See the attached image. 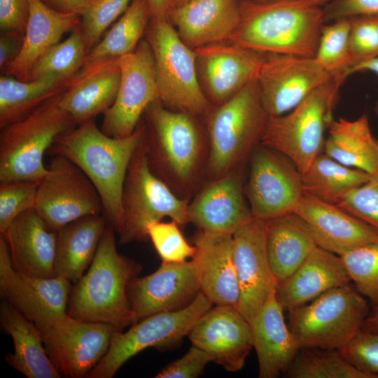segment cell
<instances>
[{
  "mask_svg": "<svg viewBox=\"0 0 378 378\" xmlns=\"http://www.w3.org/2000/svg\"><path fill=\"white\" fill-rule=\"evenodd\" d=\"M145 136L139 125L124 138L104 134L93 120L58 136L48 150L51 156L65 157L88 177L99 192L103 215L118 234L122 227V194L131 159Z\"/></svg>",
  "mask_w": 378,
  "mask_h": 378,
  "instance_id": "obj_1",
  "label": "cell"
},
{
  "mask_svg": "<svg viewBox=\"0 0 378 378\" xmlns=\"http://www.w3.org/2000/svg\"><path fill=\"white\" fill-rule=\"evenodd\" d=\"M240 18L228 41L262 53L314 57L325 24L310 0H239Z\"/></svg>",
  "mask_w": 378,
  "mask_h": 378,
  "instance_id": "obj_2",
  "label": "cell"
},
{
  "mask_svg": "<svg viewBox=\"0 0 378 378\" xmlns=\"http://www.w3.org/2000/svg\"><path fill=\"white\" fill-rule=\"evenodd\" d=\"M145 145L150 167L179 197L186 198L206 175L209 142L190 114L158 99L145 111Z\"/></svg>",
  "mask_w": 378,
  "mask_h": 378,
  "instance_id": "obj_3",
  "label": "cell"
},
{
  "mask_svg": "<svg viewBox=\"0 0 378 378\" xmlns=\"http://www.w3.org/2000/svg\"><path fill=\"white\" fill-rule=\"evenodd\" d=\"M115 232L106 227L88 272L71 290L67 314L80 321L108 323L122 330L134 323L127 287L141 266L118 253Z\"/></svg>",
  "mask_w": 378,
  "mask_h": 378,
  "instance_id": "obj_4",
  "label": "cell"
},
{
  "mask_svg": "<svg viewBox=\"0 0 378 378\" xmlns=\"http://www.w3.org/2000/svg\"><path fill=\"white\" fill-rule=\"evenodd\" d=\"M269 115L256 78L206 115L209 181L241 167L260 144Z\"/></svg>",
  "mask_w": 378,
  "mask_h": 378,
  "instance_id": "obj_5",
  "label": "cell"
},
{
  "mask_svg": "<svg viewBox=\"0 0 378 378\" xmlns=\"http://www.w3.org/2000/svg\"><path fill=\"white\" fill-rule=\"evenodd\" d=\"M60 94L1 129L0 183L39 182L45 176L48 171L45 154L58 136L76 127L60 105Z\"/></svg>",
  "mask_w": 378,
  "mask_h": 378,
  "instance_id": "obj_6",
  "label": "cell"
},
{
  "mask_svg": "<svg viewBox=\"0 0 378 378\" xmlns=\"http://www.w3.org/2000/svg\"><path fill=\"white\" fill-rule=\"evenodd\" d=\"M342 83L332 79L289 112L269 116L260 144L285 155L304 173L323 150Z\"/></svg>",
  "mask_w": 378,
  "mask_h": 378,
  "instance_id": "obj_7",
  "label": "cell"
},
{
  "mask_svg": "<svg viewBox=\"0 0 378 378\" xmlns=\"http://www.w3.org/2000/svg\"><path fill=\"white\" fill-rule=\"evenodd\" d=\"M147 30L159 100L167 108L206 116L211 102L200 85L195 50L180 38L168 18H151Z\"/></svg>",
  "mask_w": 378,
  "mask_h": 378,
  "instance_id": "obj_8",
  "label": "cell"
},
{
  "mask_svg": "<svg viewBox=\"0 0 378 378\" xmlns=\"http://www.w3.org/2000/svg\"><path fill=\"white\" fill-rule=\"evenodd\" d=\"M370 310L365 298L348 284L288 311L289 328L300 349L340 350L361 330Z\"/></svg>",
  "mask_w": 378,
  "mask_h": 378,
  "instance_id": "obj_9",
  "label": "cell"
},
{
  "mask_svg": "<svg viewBox=\"0 0 378 378\" xmlns=\"http://www.w3.org/2000/svg\"><path fill=\"white\" fill-rule=\"evenodd\" d=\"M188 204L152 171L144 136L131 159L124 182L119 243L146 239L147 226L164 217L180 225L189 223Z\"/></svg>",
  "mask_w": 378,
  "mask_h": 378,
  "instance_id": "obj_10",
  "label": "cell"
},
{
  "mask_svg": "<svg viewBox=\"0 0 378 378\" xmlns=\"http://www.w3.org/2000/svg\"><path fill=\"white\" fill-rule=\"evenodd\" d=\"M212 305L200 291L183 308L148 316L125 332L116 330L107 352L85 377L111 378L126 361L146 349H166L176 346Z\"/></svg>",
  "mask_w": 378,
  "mask_h": 378,
  "instance_id": "obj_11",
  "label": "cell"
},
{
  "mask_svg": "<svg viewBox=\"0 0 378 378\" xmlns=\"http://www.w3.org/2000/svg\"><path fill=\"white\" fill-rule=\"evenodd\" d=\"M38 182L34 209L51 230L86 216L103 214L99 192L85 174L68 158L53 155Z\"/></svg>",
  "mask_w": 378,
  "mask_h": 378,
  "instance_id": "obj_12",
  "label": "cell"
},
{
  "mask_svg": "<svg viewBox=\"0 0 378 378\" xmlns=\"http://www.w3.org/2000/svg\"><path fill=\"white\" fill-rule=\"evenodd\" d=\"M46 352L60 374L85 377L107 352L116 327L83 321L67 314L37 326Z\"/></svg>",
  "mask_w": 378,
  "mask_h": 378,
  "instance_id": "obj_13",
  "label": "cell"
},
{
  "mask_svg": "<svg viewBox=\"0 0 378 378\" xmlns=\"http://www.w3.org/2000/svg\"><path fill=\"white\" fill-rule=\"evenodd\" d=\"M120 81L113 104L103 114L101 130L108 136L131 135L148 106L159 99L154 57L149 43L118 59Z\"/></svg>",
  "mask_w": 378,
  "mask_h": 378,
  "instance_id": "obj_14",
  "label": "cell"
},
{
  "mask_svg": "<svg viewBox=\"0 0 378 378\" xmlns=\"http://www.w3.org/2000/svg\"><path fill=\"white\" fill-rule=\"evenodd\" d=\"M244 192L253 218L266 221L293 212L304 194L301 173L287 157L259 144Z\"/></svg>",
  "mask_w": 378,
  "mask_h": 378,
  "instance_id": "obj_15",
  "label": "cell"
},
{
  "mask_svg": "<svg viewBox=\"0 0 378 378\" xmlns=\"http://www.w3.org/2000/svg\"><path fill=\"white\" fill-rule=\"evenodd\" d=\"M332 78L314 57L267 53L256 80L269 116L285 114Z\"/></svg>",
  "mask_w": 378,
  "mask_h": 378,
  "instance_id": "obj_16",
  "label": "cell"
},
{
  "mask_svg": "<svg viewBox=\"0 0 378 378\" xmlns=\"http://www.w3.org/2000/svg\"><path fill=\"white\" fill-rule=\"evenodd\" d=\"M266 222L252 218L232 234V253L239 288L237 309L250 321L276 291L278 280L268 258Z\"/></svg>",
  "mask_w": 378,
  "mask_h": 378,
  "instance_id": "obj_17",
  "label": "cell"
},
{
  "mask_svg": "<svg viewBox=\"0 0 378 378\" xmlns=\"http://www.w3.org/2000/svg\"><path fill=\"white\" fill-rule=\"evenodd\" d=\"M70 289V281L62 276L41 278L15 270L6 240L0 235L1 296L36 326L67 314Z\"/></svg>",
  "mask_w": 378,
  "mask_h": 378,
  "instance_id": "obj_18",
  "label": "cell"
},
{
  "mask_svg": "<svg viewBox=\"0 0 378 378\" xmlns=\"http://www.w3.org/2000/svg\"><path fill=\"white\" fill-rule=\"evenodd\" d=\"M200 291L192 259L178 263L162 262L153 273L135 277L127 287L134 323L151 314L188 305ZM133 323V324H134Z\"/></svg>",
  "mask_w": 378,
  "mask_h": 378,
  "instance_id": "obj_19",
  "label": "cell"
},
{
  "mask_svg": "<svg viewBox=\"0 0 378 378\" xmlns=\"http://www.w3.org/2000/svg\"><path fill=\"white\" fill-rule=\"evenodd\" d=\"M194 345L208 353L211 362L229 372L241 370L253 348L250 323L231 305H216L204 313L188 334Z\"/></svg>",
  "mask_w": 378,
  "mask_h": 378,
  "instance_id": "obj_20",
  "label": "cell"
},
{
  "mask_svg": "<svg viewBox=\"0 0 378 378\" xmlns=\"http://www.w3.org/2000/svg\"><path fill=\"white\" fill-rule=\"evenodd\" d=\"M195 51L202 88L210 102L216 106L256 78L265 55L229 41Z\"/></svg>",
  "mask_w": 378,
  "mask_h": 378,
  "instance_id": "obj_21",
  "label": "cell"
},
{
  "mask_svg": "<svg viewBox=\"0 0 378 378\" xmlns=\"http://www.w3.org/2000/svg\"><path fill=\"white\" fill-rule=\"evenodd\" d=\"M293 212L309 226L318 246L340 256L378 241V230L339 206L304 192Z\"/></svg>",
  "mask_w": 378,
  "mask_h": 378,
  "instance_id": "obj_22",
  "label": "cell"
},
{
  "mask_svg": "<svg viewBox=\"0 0 378 378\" xmlns=\"http://www.w3.org/2000/svg\"><path fill=\"white\" fill-rule=\"evenodd\" d=\"M244 193L239 167L210 181L188 204L189 223L200 230L233 234L253 218Z\"/></svg>",
  "mask_w": 378,
  "mask_h": 378,
  "instance_id": "obj_23",
  "label": "cell"
},
{
  "mask_svg": "<svg viewBox=\"0 0 378 378\" xmlns=\"http://www.w3.org/2000/svg\"><path fill=\"white\" fill-rule=\"evenodd\" d=\"M182 41L197 48L228 41L240 18L239 0H189L168 10Z\"/></svg>",
  "mask_w": 378,
  "mask_h": 378,
  "instance_id": "obj_24",
  "label": "cell"
},
{
  "mask_svg": "<svg viewBox=\"0 0 378 378\" xmlns=\"http://www.w3.org/2000/svg\"><path fill=\"white\" fill-rule=\"evenodd\" d=\"M200 291L216 305L237 308L239 288L233 260L232 234L200 230L194 237Z\"/></svg>",
  "mask_w": 378,
  "mask_h": 378,
  "instance_id": "obj_25",
  "label": "cell"
},
{
  "mask_svg": "<svg viewBox=\"0 0 378 378\" xmlns=\"http://www.w3.org/2000/svg\"><path fill=\"white\" fill-rule=\"evenodd\" d=\"M1 234L15 270L41 278L56 276L57 231L50 229L34 209L18 216Z\"/></svg>",
  "mask_w": 378,
  "mask_h": 378,
  "instance_id": "obj_26",
  "label": "cell"
},
{
  "mask_svg": "<svg viewBox=\"0 0 378 378\" xmlns=\"http://www.w3.org/2000/svg\"><path fill=\"white\" fill-rule=\"evenodd\" d=\"M351 281L341 256L316 246L291 275L278 282L276 298L289 311Z\"/></svg>",
  "mask_w": 378,
  "mask_h": 378,
  "instance_id": "obj_27",
  "label": "cell"
},
{
  "mask_svg": "<svg viewBox=\"0 0 378 378\" xmlns=\"http://www.w3.org/2000/svg\"><path fill=\"white\" fill-rule=\"evenodd\" d=\"M284 311L275 291L250 321L260 378L284 375L300 350Z\"/></svg>",
  "mask_w": 378,
  "mask_h": 378,
  "instance_id": "obj_28",
  "label": "cell"
},
{
  "mask_svg": "<svg viewBox=\"0 0 378 378\" xmlns=\"http://www.w3.org/2000/svg\"><path fill=\"white\" fill-rule=\"evenodd\" d=\"M120 81L117 59L80 70L59 94L60 105L76 125L93 120L113 104Z\"/></svg>",
  "mask_w": 378,
  "mask_h": 378,
  "instance_id": "obj_29",
  "label": "cell"
},
{
  "mask_svg": "<svg viewBox=\"0 0 378 378\" xmlns=\"http://www.w3.org/2000/svg\"><path fill=\"white\" fill-rule=\"evenodd\" d=\"M29 1V16L22 48L4 71L25 81L29 80L38 59L80 22L77 14L57 10L41 0Z\"/></svg>",
  "mask_w": 378,
  "mask_h": 378,
  "instance_id": "obj_30",
  "label": "cell"
},
{
  "mask_svg": "<svg viewBox=\"0 0 378 378\" xmlns=\"http://www.w3.org/2000/svg\"><path fill=\"white\" fill-rule=\"evenodd\" d=\"M0 323L14 344V352L5 356L8 365L28 378L61 377L46 352L39 329L5 300L0 306Z\"/></svg>",
  "mask_w": 378,
  "mask_h": 378,
  "instance_id": "obj_31",
  "label": "cell"
},
{
  "mask_svg": "<svg viewBox=\"0 0 378 378\" xmlns=\"http://www.w3.org/2000/svg\"><path fill=\"white\" fill-rule=\"evenodd\" d=\"M265 222L267 255L280 281L291 275L318 246L308 224L294 212Z\"/></svg>",
  "mask_w": 378,
  "mask_h": 378,
  "instance_id": "obj_32",
  "label": "cell"
},
{
  "mask_svg": "<svg viewBox=\"0 0 378 378\" xmlns=\"http://www.w3.org/2000/svg\"><path fill=\"white\" fill-rule=\"evenodd\" d=\"M103 214L74 220L57 231L55 270L56 276L76 283L90 265L106 228Z\"/></svg>",
  "mask_w": 378,
  "mask_h": 378,
  "instance_id": "obj_33",
  "label": "cell"
},
{
  "mask_svg": "<svg viewBox=\"0 0 378 378\" xmlns=\"http://www.w3.org/2000/svg\"><path fill=\"white\" fill-rule=\"evenodd\" d=\"M328 130L324 153L347 167L378 177V141L365 114L354 120L333 119Z\"/></svg>",
  "mask_w": 378,
  "mask_h": 378,
  "instance_id": "obj_34",
  "label": "cell"
},
{
  "mask_svg": "<svg viewBox=\"0 0 378 378\" xmlns=\"http://www.w3.org/2000/svg\"><path fill=\"white\" fill-rule=\"evenodd\" d=\"M68 81L52 75L22 80L8 74L0 77V127L27 116L49 99L62 93Z\"/></svg>",
  "mask_w": 378,
  "mask_h": 378,
  "instance_id": "obj_35",
  "label": "cell"
},
{
  "mask_svg": "<svg viewBox=\"0 0 378 378\" xmlns=\"http://www.w3.org/2000/svg\"><path fill=\"white\" fill-rule=\"evenodd\" d=\"M150 17L148 0H132L120 18L87 55L80 70L133 52Z\"/></svg>",
  "mask_w": 378,
  "mask_h": 378,
  "instance_id": "obj_36",
  "label": "cell"
},
{
  "mask_svg": "<svg viewBox=\"0 0 378 378\" xmlns=\"http://www.w3.org/2000/svg\"><path fill=\"white\" fill-rule=\"evenodd\" d=\"M301 176L304 192L334 204L372 178L369 174L347 167L324 153L319 154Z\"/></svg>",
  "mask_w": 378,
  "mask_h": 378,
  "instance_id": "obj_37",
  "label": "cell"
},
{
  "mask_svg": "<svg viewBox=\"0 0 378 378\" xmlns=\"http://www.w3.org/2000/svg\"><path fill=\"white\" fill-rule=\"evenodd\" d=\"M289 378H375L336 349H301L284 374Z\"/></svg>",
  "mask_w": 378,
  "mask_h": 378,
  "instance_id": "obj_38",
  "label": "cell"
},
{
  "mask_svg": "<svg viewBox=\"0 0 378 378\" xmlns=\"http://www.w3.org/2000/svg\"><path fill=\"white\" fill-rule=\"evenodd\" d=\"M349 18L324 24L319 37L315 59L332 79L344 82L353 66L350 48Z\"/></svg>",
  "mask_w": 378,
  "mask_h": 378,
  "instance_id": "obj_39",
  "label": "cell"
},
{
  "mask_svg": "<svg viewBox=\"0 0 378 378\" xmlns=\"http://www.w3.org/2000/svg\"><path fill=\"white\" fill-rule=\"evenodd\" d=\"M88 55L80 24L71 31L64 41L46 51L36 62L30 80L52 75L64 81L71 80L82 68Z\"/></svg>",
  "mask_w": 378,
  "mask_h": 378,
  "instance_id": "obj_40",
  "label": "cell"
},
{
  "mask_svg": "<svg viewBox=\"0 0 378 378\" xmlns=\"http://www.w3.org/2000/svg\"><path fill=\"white\" fill-rule=\"evenodd\" d=\"M351 281L373 306L378 304V241L356 247L341 255Z\"/></svg>",
  "mask_w": 378,
  "mask_h": 378,
  "instance_id": "obj_41",
  "label": "cell"
},
{
  "mask_svg": "<svg viewBox=\"0 0 378 378\" xmlns=\"http://www.w3.org/2000/svg\"><path fill=\"white\" fill-rule=\"evenodd\" d=\"M178 223L157 221L146 227L148 237L164 262L178 263L192 258L196 252L181 233Z\"/></svg>",
  "mask_w": 378,
  "mask_h": 378,
  "instance_id": "obj_42",
  "label": "cell"
},
{
  "mask_svg": "<svg viewBox=\"0 0 378 378\" xmlns=\"http://www.w3.org/2000/svg\"><path fill=\"white\" fill-rule=\"evenodd\" d=\"M132 0H91L80 25L88 54L106 29L127 10Z\"/></svg>",
  "mask_w": 378,
  "mask_h": 378,
  "instance_id": "obj_43",
  "label": "cell"
},
{
  "mask_svg": "<svg viewBox=\"0 0 378 378\" xmlns=\"http://www.w3.org/2000/svg\"><path fill=\"white\" fill-rule=\"evenodd\" d=\"M38 182L13 181L0 183V233L24 212L34 209Z\"/></svg>",
  "mask_w": 378,
  "mask_h": 378,
  "instance_id": "obj_44",
  "label": "cell"
},
{
  "mask_svg": "<svg viewBox=\"0 0 378 378\" xmlns=\"http://www.w3.org/2000/svg\"><path fill=\"white\" fill-rule=\"evenodd\" d=\"M349 20L353 67L378 57V14L357 15Z\"/></svg>",
  "mask_w": 378,
  "mask_h": 378,
  "instance_id": "obj_45",
  "label": "cell"
},
{
  "mask_svg": "<svg viewBox=\"0 0 378 378\" xmlns=\"http://www.w3.org/2000/svg\"><path fill=\"white\" fill-rule=\"evenodd\" d=\"M336 205L378 230V177L372 176Z\"/></svg>",
  "mask_w": 378,
  "mask_h": 378,
  "instance_id": "obj_46",
  "label": "cell"
},
{
  "mask_svg": "<svg viewBox=\"0 0 378 378\" xmlns=\"http://www.w3.org/2000/svg\"><path fill=\"white\" fill-rule=\"evenodd\" d=\"M340 351L358 369L378 378V332L360 330Z\"/></svg>",
  "mask_w": 378,
  "mask_h": 378,
  "instance_id": "obj_47",
  "label": "cell"
},
{
  "mask_svg": "<svg viewBox=\"0 0 378 378\" xmlns=\"http://www.w3.org/2000/svg\"><path fill=\"white\" fill-rule=\"evenodd\" d=\"M209 362H211V358L208 353L192 345L183 356L169 364L155 377L196 378Z\"/></svg>",
  "mask_w": 378,
  "mask_h": 378,
  "instance_id": "obj_48",
  "label": "cell"
},
{
  "mask_svg": "<svg viewBox=\"0 0 378 378\" xmlns=\"http://www.w3.org/2000/svg\"><path fill=\"white\" fill-rule=\"evenodd\" d=\"M325 23L361 15L378 14V0H332L322 7Z\"/></svg>",
  "mask_w": 378,
  "mask_h": 378,
  "instance_id": "obj_49",
  "label": "cell"
},
{
  "mask_svg": "<svg viewBox=\"0 0 378 378\" xmlns=\"http://www.w3.org/2000/svg\"><path fill=\"white\" fill-rule=\"evenodd\" d=\"M29 16V0H0L1 31H15L24 34Z\"/></svg>",
  "mask_w": 378,
  "mask_h": 378,
  "instance_id": "obj_50",
  "label": "cell"
},
{
  "mask_svg": "<svg viewBox=\"0 0 378 378\" xmlns=\"http://www.w3.org/2000/svg\"><path fill=\"white\" fill-rule=\"evenodd\" d=\"M24 34L15 31H1L0 34V68L4 72L19 54Z\"/></svg>",
  "mask_w": 378,
  "mask_h": 378,
  "instance_id": "obj_51",
  "label": "cell"
},
{
  "mask_svg": "<svg viewBox=\"0 0 378 378\" xmlns=\"http://www.w3.org/2000/svg\"><path fill=\"white\" fill-rule=\"evenodd\" d=\"M54 9L82 15L91 0H46Z\"/></svg>",
  "mask_w": 378,
  "mask_h": 378,
  "instance_id": "obj_52",
  "label": "cell"
},
{
  "mask_svg": "<svg viewBox=\"0 0 378 378\" xmlns=\"http://www.w3.org/2000/svg\"><path fill=\"white\" fill-rule=\"evenodd\" d=\"M150 18H167L169 0H148Z\"/></svg>",
  "mask_w": 378,
  "mask_h": 378,
  "instance_id": "obj_53",
  "label": "cell"
},
{
  "mask_svg": "<svg viewBox=\"0 0 378 378\" xmlns=\"http://www.w3.org/2000/svg\"><path fill=\"white\" fill-rule=\"evenodd\" d=\"M370 71L378 76V57L360 62L354 65L350 70L349 74L358 71ZM374 112L378 116V102L374 107Z\"/></svg>",
  "mask_w": 378,
  "mask_h": 378,
  "instance_id": "obj_54",
  "label": "cell"
},
{
  "mask_svg": "<svg viewBox=\"0 0 378 378\" xmlns=\"http://www.w3.org/2000/svg\"><path fill=\"white\" fill-rule=\"evenodd\" d=\"M361 330L378 332V304L373 306L363 321Z\"/></svg>",
  "mask_w": 378,
  "mask_h": 378,
  "instance_id": "obj_55",
  "label": "cell"
},
{
  "mask_svg": "<svg viewBox=\"0 0 378 378\" xmlns=\"http://www.w3.org/2000/svg\"><path fill=\"white\" fill-rule=\"evenodd\" d=\"M189 0H169V9L179 6Z\"/></svg>",
  "mask_w": 378,
  "mask_h": 378,
  "instance_id": "obj_56",
  "label": "cell"
},
{
  "mask_svg": "<svg viewBox=\"0 0 378 378\" xmlns=\"http://www.w3.org/2000/svg\"><path fill=\"white\" fill-rule=\"evenodd\" d=\"M310 1L317 6L323 7L325 5H326L328 3H329L332 0H310Z\"/></svg>",
  "mask_w": 378,
  "mask_h": 378,
  "instance_id": "obj_57",
  "label": "cell"
}]
</instances>
